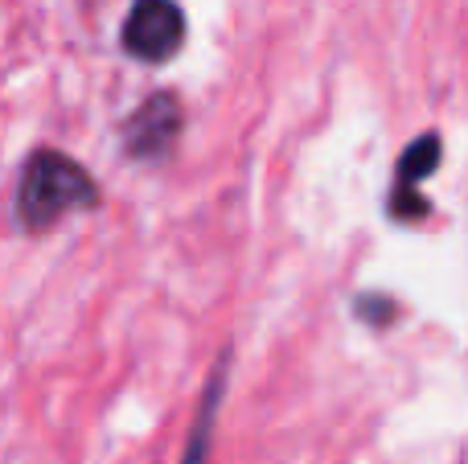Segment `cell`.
Returning <instances> with one entry per match:
<instances>
[{"mask_svg": "<svg viewBox=\"0 0 468 464\" xmlns=\"http://www.w3.org/2000/svg\"><path fill=\"white\" fill-rule=\"evenodd\" d=\"M90 206H99V185L74 156L41 148L25 161L16 185V222L25 230H49L58 218Z\"/></svg>", "mask_w": 468, "mask_h": 464, "instance_id": "6da1fadb", "label": "cell"}, {"mask_svg": "<svg viewBox=\"0 0 468 464\" xmlns=\"http://www.w3.org/2000/svg\"><path fill=\"white\" fill-rule=\"evenodd\" d=\"M186 41V16L173 0H136L123 21V49L148 66L169 62Z\"/></svg>", "mask_w": 468, "mask_h": 464, "instance_id": "7a4b0ae2", "label": "cell"}, {"mask_svg": "<svg viewBox=\"0 0 468 464\" xmlns=\"http://www.w3.org/2000/svg\"><path fill=\"white\" fill-rule=\"evenodd\" d=\"M357 317H362L366 325H374V329H387L390 321L399 317V304L390 301V296H374V292H366L362 301H357Z\"/></svg>", "mask_w": 468, "mask_h": 464, "instance_id": "8992f818", "label": "cell"}, {"mask_svg": "<svg viewBox=\"0 0 468 464\" xmlns=\"http://www.w3.org/2000/svg\"><path fill=\"white\" fill-rule=\"evenodd\" d=\"M181 120H186L181 103L169 90L144 99L132 111V120L123 123V148H128V156H136V161H165L173 153V144H177Z\"/></svg>", "mask_w": 468, "mask_h": 464, "instance_id": "3957f363", "label": "cell"}, {"mask_svg": "<svg viewBox=\"0 0 468 464\" xmlns=\"http://www.w3.org/2000/svg\"><path fill=\"white\" fill-rule=\"evenodd\" d=\"M222 386H227V362H218V370L210 374V386H206V399H202V416H197V427L189 436V448L181 464H206V448H210V436H214V416H218V403H222Z\"/></svg>", "mask_w": 468, "mask_h": 464, "instance_id": "5b68a950", "label": "cell"}, {"mask_svg": "<svg viewBox=\"0 0 468 464\" xmlns=\"http://www.w3.org/2000/svg\"><path fill=\"white\" fill-rule=\"evenodd\" d=\"M440 136H420L403 156H399V173H395V185H390V218L399 222H420L428 218V197L420 194V181L431 177L440 169Z\"/></svg>", "mask_w": 468, "mask_h": 464, "instance_id": "277c9868", "label": "cell"}]
</instances>
